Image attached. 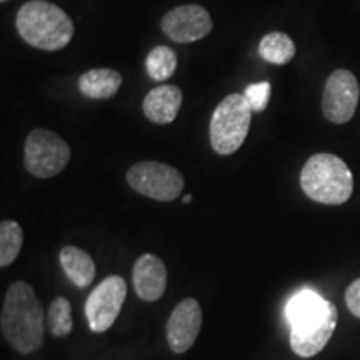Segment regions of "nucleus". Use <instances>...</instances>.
Masks as SVG:
<instances>
[{"label": "nucleus", "instance_id": "obj_1", "mask_svg": "<svg viewBox=\"0 0 360 360\" xmlns=\"http://www.w3.org/2000/svg\"><path fill=\"white\" fill-rule=\"evenodd\" d=\"M285 314L290 326V349L302 359L314 357L326 349L339 321L335 305L312 290L292 297Z\"/></svg>", "mask_w": 360, "mask_h": 360}, {"label": "nucleus", "instance_id": "obj_2", "mask_svg": "<svg viewBox=\"0 0 360 360\" xmlns=\"http://www.w3.org/2000/svg\"><path fill=\"white\" fill-rule=\"evenodd\" d=\"M0 328L4 339L17 352L32 354L42 347L45 312L30 283L19 281L8 287L0 314Z\"/></svg>", "mask_w": 360, "mask_h": 360}, {"label": "nucleus", "instance_id": "obj_3", "mask_svg": "<svg viewBox=\"0 0 360 360\" xmlns=\"http://www.w3.org/2000/svg\"><path fill=\"white\" fill-rule=\"evenodd\" d=\"M17 32L27 44L45 52L67 47L74 37V22L56 4L30 0L17 12Z\"/></svg>", "mask_w": 360, "mask_h": 360}, {"label": "nucleus", "instance_id": "obj_4", "mask_svg": "<svg viewBox=\"0 0 360 360\" xmlns=\"http://www.w3.org/2000/svg\"><path fill=\"white\" fill-rule=\"evenodd\" d=\"M300 187L314 202L326 205L345 204L354 192L349 165L334 154H315L300 172Z\"/></svg>", "mask_w": 360, "mask_h": 360}, {"label": "nucleus", "instance_id": "obj_5", "mask_svg": "<svg viewBox=\"0 0 360 360\" xmlns=\"http://www.w3.org/2000/svg\"><path fill=\"white\" fill-rule=\"evenodd\" d=\"M252 109L244 94L233 92L215 107L210 119V143L219 155L236 154L249 135Z\"/></svg>", "mask_w": 360, "mask_h": 360}, {"label": "nucleus", "instance_id": "obj_6", "mask_svg": "<svg viewBox=\"0 0 360 360\" xmlns=\"http://www.w3.org/2000/svg\"><path fill=\"white\" fill-rule=\"evenodd\" d=\"M70 147L64 139L47 129H35L27 135L24 165L37 179H52L70 162Z\"/></svg>", "mask_w": 360, "mask_h": 360}, {"label": "nucleus", "instance_id": "obj_7", "mask_svg": "<svg viewBox=\"0 0 360 360\" xmlns=\"http://www.w3.org/2000/svg\"><path fill=\"white\" fill-rule=\"evenodd\" d=\"M127 184L135 192L159 202L179 199L184 191V175L169 164L143 160L127 170Z\"/></svg>", "mask_w": 360, "mask_h": 360}, {"label": "nucleus", "instance_id": "obj_8", "mask_svg": "<svg viewBox=\"0 0 360 360\" xmlns=\"http://www.w3.org/2000/svg\"><path fill=\"white\" fill-rule=\"evenodd\" d=\"M127 299V283L120 276H109L90 292L85 300V317L96 334L109 330Z\"/></svg>", "mask_w": 360, "mask_h": 360}, {"label": "nucleus", "instance_id": "obj_9", "mask_svg": "<svg viewBox=\"0 0 360 360\" xmlns=\"http://www.w3.org/2000/svg\"><path fill=\"white\" fill-rule=\"evenodd\" d=\"M360 89L350 70L339 69L327 79L322 96V114L332 124H347L355 115Z\"/></svg>", "mask_w": 360, "mask_h": 360}, {"label": "nucleus", "instance_id": "obj_10", "mask_svg": "<svg viewBox=\"0 0 360 360\" xmlns=\"http://www.w3.org/2000/svg\"><path fill=\"white\" fill-rule=\"evenodd\" d=\"M212 19L204 7L197 4L175 7L162 17V32L177 44H191L212 32Z\"/></svg>", "mask_w": 360, "mask_h": 360}, {"label": "nucleus", "instance_id": "obj_11", "mask_svg": "<svg viewBox=\"0 0 360 360\" xmlns=\"http://www.w3.org/2000/svg\"><path fill=\"white\" fill-rule=\"evenodd\" d=\"M202 327V307L192 297H187L177 307L172 310L165 335H167V344L172 352L184 354L193 347L197 337L200 334Z\"/></svg>", "mask_w": 360, "mask_h": 360}, {"label": "nucleus", "instance_id": "obj_12", "mask_svg": "<svg viewBox=\"0 0 360 360\" xmlns=\"http://www.w3.org/2000/svg\"><path fill=\"white\" fill-rule=\"evenodd\" d=\"M132 281L139 299L146 302H155L167 289V267L157 255L143 254L135 260Z\"/></svg>", "mask_w": 360, "mask_h": 360}, {"label": "nucleus", "instance_id": "obj_13", "mask_svg": "<svg viewBox=\"0 0 360 360\" xmlns=\"http://www.w3.org/2000/svg\"><path fill=\"white\" fill-rule=\"evenodd\" d=\"M182 107V90L177 85H160L152 89L143 98V114L150 122L159 125L172 124Z\"/></svg>", "mask_w": 360, "mask_h": 360}, {"label": "nucleus", "instance_id": "obj_14", "mask_svg": "<svg viewBox=\"0 0 360 360\" xmlns=\"http://www.w3.org/2000/svg\"><path fill=\"white\" fill-rule=\"evenodd\" d=\"M58 262L69 281L79 289H85L96 278V264L87 252L75 245H67L58 254Z\"/></svg>", "mask_w": 360, "mask_h": 360}, {"label": "nucleus", "instance_id": "obj_15", "mask_svg": "<svg viewBox=\"0 0 360 360\" xmlns=\"http://www.w3.org/2000/svg\"><path fill=\"white\" fill-rule=\"evenodd\" d=\"M122 85V75L114 69H92L80 75L79 90L85 97L103 101L114 97Z\"/></svg>", "mask_w": 360, "mask_h": 360}, {"label": "nucleus", "instance_id": "obj_16", "mask_svg": "<svg viewBox=\"0 0 360 360\" xmlns=\"http://www.w3.org/2000/svg\"><path fill=\"white\" fill-rule=\"evenodd\" d=\"M259 53L269 64L285 65L295 56V44L287 34L270 32L260 40Z\"/></svg>", "mask_w": 360, "mask_h": 360}, {"label": "nucleus", "instance_id": "obj_17", "mask_svg": "<svg viewBox=\"0 0 360 360\" xmlns=\"http://www.w3.org/2000/svg\"><path fill=\"white\" fill-rule=\"evenodd\" d=\"M146 69L148 77L157 80V82H164V80L172 77L175 69H177V56L167 45H159L148 52Z\"/></svg>", "mask_w": 360, "mask_h": 360}, {"label": "nucleus", "instance_id": "obj_18", "mask_svg": "<svg viewBox=\"0 0 360 360\" xmlns=\"http://www.w3.org/2000/svg\"><path fill=\"white\" fill-rule=\"evenodd\" d=\"M22 244L24 232L20 225L13 220H4L0 224V267H8L17 259Z\"/></svg>", "mask_w": 360, "mask_h": 360}, {"label": "nucleus", "instance_id": "obj_19", "mask_svg": "<svg viewBox=\"0 0 360 360\" xmlns=\"http://www.w3.org/2000/svg\"><path fill=\"white\" fill-rule=\"evenodd\" d=\"M47 328L53 337H67L74 328L72 305L65 297H56L49 305Z\"/></svg>", "mask_w": 360, "mask_h": 360}, {"label": "nucleus", "instance_id": "obj_20", "mask_svg": "<svg viewBox=\"0 0 360 360\" xmlns=\"http://www.w3.org/2000/svg\"><path fill=\"white\" fill-rule=\"evenodd\" d=\"M270 92H272L270 82H257L247 85L244 90V97L249 102L252 112H264L267 109Z\"/></svg>", "mask_w": 360, "mask_h": 360}, {"label": "nucleus", "instance_id": "obj_21", "mask_svg": "<svg viewBox=\"0 0 360 360\" xmlns=\"http://www.w3.org/2000/svg\"><path fill=\"white\" fill-rule=\"evenodd\" d=\"M345 304L350 312L360 319V278H355L345 290Z\"/></svg>", "mask_w": 360, "mask_h": 360}, {"label": "nucleus", "instance_id": "obj_22", "mask_svg": "<svg viewBox=\"0 0 360 360\" xmlns=\"http://www.w3.org/2000/svg\"><path fill=\"white\" fill-rule=\"evenodd\" d=\"M191 200H192V195H191V193H187V195H184V199H182L184 204H188V202H191Z\"/></svg>", "mask_w": 360, "mask_h": 360}, {"label": "nucleus", "instance_id": "obj_23", "mask_svg": "<svg viewBox=\"0 0 360 360\" xmlns=\"http://www.w3.org/2000/svg\"><path fill=\"white\" fill-rule=\"evenodd\" d=\"M0 2H7V0H0Z\"/></svg>", "mask_w": 360, "mask_h": 360}]
</instances>
